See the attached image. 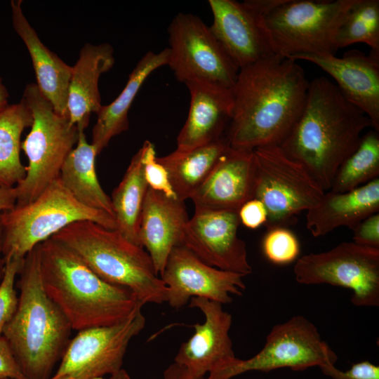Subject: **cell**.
Segmentation results:
<instances>
[{"instance_id": "6da1fadb", "label": "cell", "mask_w": 379, "mask_h": 379, "mask_svg": "<svg viewBox=\"0 0 379 379\" xmlns=\"http://www.w3.org/2000/svg\"><path fill=\"white\" fill-rule=\"evenodd\" d=\"M309 86L295 60L277 55L239 69L225 133L230 147H280L302 112Z\"/></svg>"}, {"instance_id": "7a4b0ae2", "label": "cell", "mask_w": 379, "mask_h": 379, "mask_svg": "<svg viewBox=\"0 0 379 379\" xmlns=\"http://www.w3.org/2000/svg\"><path fill=\"white\" fill-rule=\"evenodd\" d=\"M370 127L369 118L346 100L334 83L320 77L310 81L302 112L279 147L327 192L339 166Z\"/></svg>"}, {"instance_id": "3957f363", "label": "cell", "mask_w": 379, "mask_h": 379, "mask_svg": "<svg viewBox=\"0 0 379 379\" xmlns=\"http://www.w3.org/2000/svg\"><path fill=\"white\" fill-rule=\"evenodd\" d=\"M39 253L44 290L72 330L113 325L142 307L129 289L101 279L58 241L39 244Z\"/></svg>"}, {"instance_id": "277c9868", "label": "cell", "mask_w": 379, "mask_h": 379, "mask_svg": "<svg viewBox=\"0 0 379 379\" xmlns=\"http://www.w3.org/2000/svg\"><path fill=\"white\" fill-rule=\"evenodd\" d=\"M18 275V308L2 335L26 379H49L72 328L44 290L39 245L26 255Z\"/></svg>"}, {"instance_id": "5b68a950", "label": "cell", "mask_w": 379, "mask_h": 379, "mask_svg": "<svg viewBox=\"0 0 379 379\" xmlns=\"http://www.w3.org/2000/svg\"><path fill=\"white\" fill-rule=\"evenodd\" d=\"M51 238L71 249L105 281L129 289L143 305L166 302L167 287L148 253L118 230L80 220Z\"/></svg>"}, {"instance_id": "8992f818", "label": "cell", "mask_w": 379, "mask_h": 379, "mask_svg": "<svg viewBox=\"0 0 379 379\" xmlns=\"http://www.w3.org/2000/svg\"><path fill=\"white\" fill-rule=\"evenodd\" d=\"M1 220L5 260L24 259L36 246L77 221L90 220L107 229H117L112 215L81 204L60 178L32 201L1 212Z\"/></svg>"}, {"instance_id": "52a82bcc", "label": "cell", "mask_w": 379, "mask_h": 379, "mask_svg": "<svg viewBox=\"0 0 379 379\" xmlns=\"http://www.w3.org/2000/svg\"><path fill=\"white\" fill-rule=\"evenodd\" d=\"M22 98L30 109L31 130L21 143L28 165L24 179L15 187L17 206L34 200L60 176L65 160L77 144L79 128L58 114L36 84H28Z\"/></svg>"}, {"instance_id": "ba28073f", "label": "cell", "mask_w": 379, "mask_h": 379, "mask_svg": "<svg viewBox=\"0 0 379 379\" xmlns=\"http://www.w3.org/2000/svg\"><path fill=\"white\" fill-rule=\"evenodd\" d=\"M356 0H282L263 16L274 53L335 55L336 36Z\"/></svg>"}, {"instance_id": "9c48e42d", "label": "cell", "mask_w": 379, "mask_h": 379, "mask_svg": "<svg viewBox=\"0 0 379 379\" xmlns=\"http://www.w3.org/2000/svg\"><path fill=\"white\" fill-rule=\"evenodd\" d=\"M253 153V198L266 208L267 230L295 223L298 214L307 211L323 197L325 192L305 168L279 147H259Z\"/></svg>"}, {"instance_id": "30bf717a", "label": "cell", "mask_w": 379, "mask_h": 379, "mask_svg": "<svg viewBox=\"0 0 379 379\" xmlns=\"http://www.w3.org/2000/svg\"><path fill=\"white\" fill-rule=\"evenodd\" d=\"M338 357L321 337L315 325L302 315L273 326L262 350L251 358L235 357L215 369L205 379H231L246 372H268L289 368L305 371L335 364Z\"/></svg>"}, {"instance_id": "8fae6325", "label": "cell", "mask_w": 379, "mask_h": 379, "mask_svg": "<svg viewBox=\"0 0 379 379\" xmlns=\"http://www.w3.org/2000/svg\"><path fill=\"white\" fill-rule=\"evenodd\" d=\"M293 273L301 284L349 288L355 306L379 305V248L343 242L329 251L298 258Z\"/></svg>"}, {"instance_id": "7c38bea8", "label": "cell", "mask_w": 379, "mask_h": 379, "mask_svg": "<svg viewBox=\"0 0 379 379\" xmlns=\"http://www.w3.org/2000/svg\"><path fill=\"white\" fill-rule=\"evenodd\" d=\"M168 33L167 65L178 81L233 88L239 69L201 18L179 13L171 22Z\"/></svg>"}, {"instance_id": "4fadbf2b", "label": "cell", "mask_w": 379, "mask_h": 379, "mask_svg": "<svg viewBox=\"0 0 379 379\" xmlns=\"http://www.w3.org/2000/svg\"><path fill=\"white\" fill-rule=\"evenodd\" d=\"M142 307L124 321L78 331L69 341L53 375L71 379H102L122 368L131 340L145 328Z\"/></svg>"}, {"instance_id": "5bb4252c", "label": "cell", "mask_w": 379, "mask_h": 379, "mask_svg": "<svg viewBox=\"0 0 379 379\" xmlns=\"http://www.w3.org/2000/svg\"><path fill=\"white\" fill-rule=\"evenodd\" d=\"M244 277L207 265L182 245L172 249L161 274L167 287L166 302L174 309L194 297L231 303V295H241L246 288Z\"/></svg>"}, {"instance_id": "9a60e30c", "label": "cell", "mask_w": 379, "mask_h": 379, "mask_svg": "<svg viewBox=\"0 0 379 379\" xmlns=\"http://www.w3.org/2000/svg\"><path fill=\"white\" fill-rule=\"evenodd\" d=\"M239 224L237 211L194 209L181 245L208 265L245 277L252 267L246 245L237 235Z\"/></svg>"}, {"instance_id": "2e32d148", "label": "cell", "mask_w": 379, "mask_h": 379, "mask_svg": "<svg viewBox=\"0 0 379 379\" xmlns=\"http://www.w3.org/2000/svg\"><path fill=\"white\" fill-rule=\"evenodd\" d=\"M208 3L213 18L210 29L239 69L275 55L264 15L250 0H208Z\"/></svg>"}, {"instance_id": "e0dca14e", "label": "cell", "mask_w": 379, "mask_h": 379, "mask_svg": "<svg viewBox=\"0 0 379 379\" xmlns=\"http://www.w3.org/2000/svg\"><path fill=\"white\" fill-rule=\"evenodd\" d=\"M189 305L201 311L205 319L193 326L194 334L181 344L174 362L203 378L236 357L230 336L232 317L221 303L206 298H192Z\"/></svg>"}, {"instance_id": "ac0fdd59", "label": "cell", "mask_w": 379, "mask_h": 379, "mask_svg": "<svg viewBox=\"0 0 379 379\" xmlns=\"http://www.w3.org/2000/svg\"><path fill=\"white\" fill-rule=\"evenodd\" d=\"M289 59L310 62L332 77L346 100L360 109L379 132V58L351 49L340 58L300 54Z\"/></svg>"}, {"instance_id": "d6986e66", "label": "cell", "mask_w": 379, "mask_h": 379, "mask_svg": "<svg viewBox=\"0 0 379 379\" xmlns=\"http://www.w3.org/2000/svg\"><path fill=\"white\" fill-rule=\"evenodd\" d=\"M253 150L230 147L192 194L194 209L233 211L253 198Z\"/></svg>"}, {"instance_id": "ffe728a7", "label": "cell", "mask_w": 379, "mask_h": 379, "mask_svg": "<svg viewBox=\"0 0 379 379\" xmlns=\"http://www.w3.org/2000/svg\"><path fill=\"white\" fill-rule=\"evenodd\" d=\"M185 85L190 103L186 121L177 137L179 151H188L225 136L234 107L232 89L199 81Z\"/></svg>"}, {"instance_id": "44dd1931", "label": "cell", "mask_w": 379, "mask_h": 379, "mask_svg": "<svg viewBox=\"0 0 379 379\" xmlns=\"http://www.w3.org/2000/svg\"><path fill=\"white\" fill-rule=\"evenodd\" d=\"M189 219L185 201L148 187L142 209L139 240L158 274L163 272L172 249L181 245Z\"/></svg>"}, {"instance_id": "7402d4cb", "label": "cell", "mask_w": 379, "mask_h": 379, "mask_svg": "<svg viewBox=\"0 0 379 379\" xmlns=\"http://www.w3.org/2000/svg\"><path fill=\"white\" fill-rule=\"evenodd\" d=\"M22 2L21 0L11 1L12 24L31 57L36 84L55 111L69 118L67 100L72 66L62 61L42 43L24 15Z\"/></svg>"}, {"instance_id": "603a6c76", "label": "cell", "mask_w": 379, "mask_h": 379, "mask_svg": "<svg viewBox=\"0 0 379 379\" xmlns=\"http://www.w3.org/2000/svg\"><path fill=\"white\" fill-rule=\"evenodd\" d=\"M379 211V178L345 192H325L307 211L306 227L314 237L345 226L353 230L367 217Z\"/></svg>"}, {"instance_id": "cb8c5ba5", "label": "cell", "mask_w": 379, "mask_h": 379, "mask_svg": "<svg viewBox=\"0 0 379 379\" xmlns=\"http://www.w3.org/2000/svg\"><path fill=\"white\" fill-rule=\"evenodd\" d=\"M113 53L112 46L107 43H86L81 48L72 66L68 91L67 110L72 124L86 128L91 114H97L102 106L98 82L101 74L114 65Z\"/></svg>"}, {"instance_id": "d4e9b609", "label": "cell", "mask_w": 379, "mask_h": 379, "mask_svg": "<svg viewBox=\"0 0 379 379\" xmlns=\"http://www.w3.org/2000/svg\"><path fill=\"white\" fill-rule=\"evenodd\" d=\"M168 61V47L158 53H146L129 74L119 95L111 103L101 107L92 130L91 144L98 154L113 137L128 129V111L140 88L154 71L167 65Z\"/></svg>"}, {"instance_id": "484cf974", "label": "cell", "mask_w": 379, "mask_h": 379, "mask_svg": "<svg viewBox=\"0 0 379 379\" xmlns=\"http://www.w3.org/2000/svg\"><path fill=\"white\" fill-rule=\"evenodd\" d=\"M79 128L76 147L61 168L60 179L74 197L85 206L107 213L114 218L111 199L102 190L96 174L95 147L88 143L85 128Z\"/></svg>"}, {"instance_id": "4316f807", "label": "cell", "mask_w": 379, "mask_h": 379, "mask_svg": "<svg viewBox=\"0 0 379 379\" xmlns=\"http://www.w3.org/2000/svg\"><path fill=\"white\" fill-rule=\"evenodd\" d=\"M226 135L188 151L175 149L157 157L167 171L176 197L185 201L201 185L220 157L230 148Z\"/></svg>"}, {"instance_id": "83f0119b", "label": "cell", "mask_w": 379, "mask_h": 379, "mask_svg": "<svg viewBox=\"0 0 379 379\" xmlns=\"http://www.w3.org/2000/svg\"><path fill=\"white\" fill-rule=\"evenodd\" d=\"M147 189L139 149L133 157L121 181L114 190L111 202L116 230L128 241L140 246V222Z\"/></svg>"}, {"instance_id": "f1b7e54d", "label": "cell", "mask_w": 379, "mask_h": 379, "mask_svg": "<svg viewBox=\"0 0 379 379\" xmlns=\"http://www.w3.org/2000/svg\"><path fill=\"white\" fill-rule=\"evenodd\" d=\"M32 121L22 98L0 114V187H14L25 177L26 166L20 159L21 135Z\"/></svg>"}, {"instance_id": "f546056e", "label": "cell", "mask_w": 379, "mask_h": 379, "mask_svg": "<svg viewBox=\"0 0 379 379\" xmlns=\"http://www.w3.org/2000/svg\"><path fill=\"white\" fill-rule=\"evenodd\" d=\"M378 176L379 134L372 128L363 134L357 148L339 166L328 191H350Z\"/></svg>"}, {"instance_id": "4dcf8cb0", "label": "cell", "mask_w": 379, "mask_h": 379, "mask_svg": "<svg viewBox=\"0 0 379 379\" xmlns=\"http://www.w3.org/2000/svg\"><path fill=\"white\" fill-rule=\"evenodd\" d=\"M356 43L371 48L370 55L379 58V1L356 0L347 11L336 36L338 49Z\"/></svg>"}, {"instance_id": "1f68e13d", "label": "cell", "mask_w": 379, "mask_h": 379, "mask_svg": "<svg viewBox=\"0 0 379 379\" xmlns=\"http://www.w3.org/2000/svg\"><path fill=\"white\" fill-rule=\"evenodd\" d=\"M262 248L266 258L276 265L289 264L298 259L300 244L296 236L287 227L267 230Z\"/></svg>"}, {"instance_id": "d6a6232c", "label": "cell", "mask_w": 379, "mask_h": 379, "mask_svg": "<svg viewBox=\"0 0 379 379\" xmlns=\"http://www.w3.org/2000/svg\"><path fill=\"white\" fill-rule=\"evenodd\" d=\"M23 260L10 258L5 260L4 273L0 282V335H2L5 326L18 308V296L15 289V282Z\"/></svg>"}, {"instance_id": "836d02e7", "label": "cell", "mask_w": 379, "mask_h": 379, "mask_svg": "<svg viewBox=\"0 0 379 379\" xmlns=\"http://www.w3.org/2000/svg\"><path fill=\"white\" fill-rule=\"evenodd\" d=\"M144 175L148 187L171 198H177L166 168L157 161L154 145L146 140L140 148ZM178 199V198H177Z\"/></svg>"}, {"instance_id": "e575fe53", "label": "cell", "mask_w": 379, "mask_h": 379, "mask_svg": "<svg viewBox=\"0 0 379 379\" xmlns=\"http://www.w3.org/2000/svg\"><path fill=\"white\" fill-rule=\"evenodd\" d=\"M319 368L331 379H379V366L368 361L353 364L350 368L345 371L330 364Z\"/></svg>"}, {"instance_id": "d590c367", "label": "cell", "mask_w": 379, "mask_h": 379, "mask_svg": "<svg viewBox=\"0 0 379 379\" xmlns=\"http://www.w3.org/2000/svg\"><path fill=\"white\" fill-rule=\"evenodd\" d=\"M353 231L354 243L379 248V213H374L361 221Z\"/></svg>"}, {"instance_id": "8d00e7d4", "label": "cell", "mask_w": 379, "mask_h": 379, "mask_svg": "<svg viewBox=\"0 0 379 379\" xmlns=\"http://www.w3.org/2000/svg\"><path fill=\"white\" fill-rule=\"evenodd\" d=\"M240 223L249 229H256L265 225L267 213L264 204L253 198L244 204L238 211Z\"/></svg>"}, {"instance_id": "74e56055", "label": "cell", "mask_w": 379, "mask_h": 379, "mask_svg": "<svg viewBox=\"0 0 379 379\" xmlns=\"http://www.w3.org/2000/svg\"><path fill=\"white\" fill-rule=\"evenodd\" d=\"M0 379H26L3 335H0Z\"/></svg>"}, {"instance_id": "f35d334b", "label": "cell", "mask_w": 379, "mask_h": 379, "mask_svg": "<svg viewBox=\"0 0 379 379\" xmlns=\"http://www.w3.org/2000/svg\"><path fill=\"white\" fill-rule=\"evenodd\" d=\"M17 201L15 187H0V212L11 210Z\"/></svg>"}, {"instance_id": "ab89813d", "label": "cell", "mask_w": 379, "mask_h": 379, "mask_svg": "<svg viewBox=\"0 0 379 379\" xmlns=\"http://www.w3.org/2000/svg\"><path fill=\"white\" fill-rule=\"evenodd\" d=\"M164 379H205L193 376L185 367L174 362L164 372Z\"/></svg>"}, {"instance_id": "60d3db41", "label": "cell", "mask_w": 379, "mask_h": 379, "mask_svg": "<svg viewBox=\"0 0 379 379\" xmlns=\"http://www.w3.org/2000/svg\"><path fill=\"white\" fill-rule=\"evenodd\" d=\"M9 105V93L0 75V114Z\"/></svg>"}, {"instance_id": "b9f144b4", "label": "cell", "mask_w": 379, "mask_h": 379, "mask_svg": "<svg viewBox=\"0 0 379 379\" xmlns=\"http://www.w3.org/2000/svg\"><path fill=\"white\" fill-rule=\"evenodd\" d=\"M2 241H3V232H2V225H1V212H0V282L4 276V268H5V260L3 256V253H2Z\"/></svg>"}, {"instance_id": "7bdbcfd3", "label": "cell", "mask_w": 379, "mask_h": 379, "mask_svg": "<svg viewBox=\"0 0 379 379\" xmlns=\"http://www.w3.org/2000/svg\"><path fill=\"white\" fill-rule=\"evenodd\" d=\"M106 379H131L128 373L124 369L121 368L117 372L109 375Z\"/></svg>"}, {"instance_id": "ee69618b", "label": "cell", "mask_w": 379, "mask_h": 379, "mask_svg": "<svg viewBox=\"0 0 379 379\" xmlns=\"http://www.w3.org/2000/svg\"><path fill=\"white\" fill-rule=\"evenodd\" d=\"M49 379H71V378H67V377H56L53 375Z\"/></svg>"}]
</instances>
